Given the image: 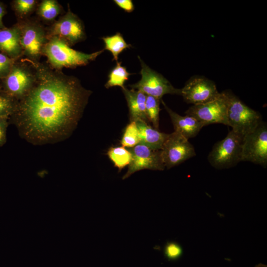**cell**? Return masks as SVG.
<instances>
[{
	"label": "cell",
	"mask_w": 267,
	"mask_h": 267,
	"mask_svg": "<svg viewBox=\"0 0 267 267\" xmlns=\"http://www.w3.org/2000/svg\"><path fill=\"white\" fill-rule=\"evenodd\" d=\"M28 60L35 67L36 80L27 94L17 101L9 119L20 135L33 144L63 140L76 128L92 91L74 76Z\"/></svg>",
	"instance_id": "6da1fadb"
},
{
	"label": "cell",
	"mask_w": 267,
	"mask_h": 267,
	"mask_svg": "<svg viewBox=\"0 0 267 267\" xmlns=\"http://www.w3.org/2000/svg\"><path fill=\"white\" fill-rule=\"evenodd\" d=\"M47 38L48 41L42 54L47 58L48 65L56 70L61 71L64 67L75 68L86 66L95 60L104 50L103 49L91 53H86L72 48L57 37Z\"/></svg>",
	"instance_id": "7a4b0ae2"
},
{
	"label": "cell",
	"mask_w": 267,
	"mask_h": 267,
	"mask_svg": "<svg viewBox=\"0 0 267 267\" xmlns=\"http://www.w3.org/2000/svg\"><path fill=\"white\" fill-rule=\"evenodd\" d=\"M17 23L20 29L23 56L30 61L40 62L43 49L48 41L46 28L38 18L29 17Z\"/></svg>",
	"instance_id": "3957f363"
},
{
	"label": "cell",
	"mask_w": 267,
	"mask_h": 267,
	"mask_svg": "<svg viewBox=\"0 0 267 267\" xmlns=\"http://www.w3.org/2000/svg\"><path fill=\"white\" fill-rule=\"evenodd\" d=\"M225 92L227 100L228 126L233 132L244 137L263 122L262 116L231 92L225 90Z\"/></svg>",
	"instance_id": "277c9868"
},
{
	"label": "cell",
	"mask_w": 267,
	"mask_h": 267,
	"mask_svg": "<svg viewBox=\"0 0 267 267\" xmlns=\"http://www.w3.org/2000/svg\"><path fill=\"white\" fill-rule=\"evenodd\" d=\"M0 80L2 90L18 101L27 94L34 85L36 80L35 67L26 58L18 59L7 76Z\"/></svg>",
	"instance_id": "5b68a950"
},
{
	"label": "cell",
	"mask_w": 267,
	"mask_h": 267,
	"mask_svg": "<svg viewBox=\"0 0 267 267\" xmlns=\"http://www.w3.org/2000/svg\"><path fill=\"white\" fill-rule=\"evenodd\" d=\"M243 137L231 130L223 139L216 142L208 156L210 164L217 169H227L241 161Z\"/></svg>",
	"instance_id": "8992f818"
},
{
	"label": "cell",
	"mask_w": 267,
	"mask_h": 267,
	"mask_svg": "<svg viewBox=\"0 0 267 267\" xmlns=\"http://www.w3.org/2000/svg\"><path fill=\"white\" fill-rule=\"evenodd\" d=\"M138 59L141 66V79L137 83L129 85L131 89L159 99L167 94L180 95V89L174 87L163 75L150 68L139 56Z\"/></svg>",
	"instance_id": "52a82bcc"
},
{
	"label": "cell",
	"mask_w": 267,
	"mask_h": 267,
	"mask_svg": "<svg viewBox=\"0 0 267 267\" xmlns=\"http://www.w3.org/2000/svg\"><path fill=\"white\" fill-rule=\"evenodd\" d=\"M67 12L46 29L47 37L55 36L70 47L87 38L83 21L71 10L68 3Z\"/></svg>",
	"instance_id": "ba28073f"
},
{
	"label": "cell",
	"mask_w": 267,
	"mask_h": 267,
	"mask_svg": "<svg viewBox=\"0 0 267 267\" xmlns=\"http://www.w3.org/2000/svg\"><path fill=\"white\" fill-rule=\"evenodd\" d=\"M241 161H248L264 168L267 165V126L262 122L246 134L242 144Z\"/></svg>",
	"instance_id": "9c48e42d"
},
{
	"label": "cell",
	"mask_w": 267,
	"mask_h": 267,
	"mask_svg": "<svg viewBox=\"0 0 267 267\" xmlns=\"http://www.w3.org/2000/svg\"><path fill=\"white\" fill-rule=\"evenodd\" d=\"M160 150L162 162L167 169L196 155L195 149L188 139L175 131L169 134Z\"/></svg>",
	"instance_id": "30bf717a"
},
{
	"label": "cell",
	"mask_w": 267,
	"mask_h": 267,
	"mask_svg": "<svg viewBox=\"0 0 267 267\" xmlns=\"http://www.w3.org/2000/svg\"><path fill=\"white\" fill-rule=\"evenodd\" d=\"M227 100L225 91L220 92L216 99L208 102L192 105L185 112L205 126L212 124H222L228 126Z\"/></svg>",
	"instance_id": "8fae6325"
},
{
	"label": "cell",
	"mask_w": 267,
	"mask_h": 267,
	"mask_svg": "<svg viewBox=\"0 0 267 267\" xmlns=\"http://www.w3.org/2000/svg\"><path fill=\"white\" fill-rule=\"evenodd\" d=\"M220 94L214 82L199 76L191 77L180 89V95L184 101L193 105L211 101Z\"/></svg>",
	"instance_id": "7c38bea8"
},
{
	"label": "cell",
	"mask_w": 267,
	"mask_h": 267,
	"mask_svg": "<svg viewBox=\"0 0 267 267\" xmlns=\"http://www.w3.org/2000/svg\"><path fill=\"white\" fill-rule=\"evenodd\" d=\"M132 155L127 173L122 179H125L136 172L148 169L163 171L165 169L161 156V150L151 148L139 143L130 148Z\"/></svg>",
	"instance_id": "4fadbf2b"
},
{
	"label": "cell",
	"mask_w": 267,
	"mask_h": 267,
	"mask_svg": "<svg viewBox=\"0 0 267 267\" xmlns=\"http://www.w3.org/2000/svg\"><path fill=\"white\" fill-rule=\"evenodd\" d=\"M165 109L170 116L176 132L189 139L196 136L205 126L204 124L195 118L185 115L181 116L170 109L162 99L161 100Z\"/></svg>",
	"instance_id": "5bb4252c"
},
{
	"label": "cell",
	"mask_w": 267,
	"mask_h": 267,
	"mask_svg": "<svg viewBox=\"0 0 267 267\" xmlns=\"http://www.w3.org/2000/svg\"><path fill=\"white\" fill-rule=\"evenodd\" d=\"M0 52L16 60L23 56L20 29L17 23L9 28L0 30Z\"/></svg>",
	"instance_id": "9a60e30c"
},
{
	"label": "cell",
	"mask_w": 267,
	"mask_h": 267,
	"mask_svg": "<svg viewBox=\"0 0 267 267\" xmlns=\"http://www.w3.org/2000/svg\"><path fill=\"white\" fill-rule=\"evenodd\" d=\"M129 110L130 122L143 121L149 123L145 111L146 95L138 90L122 89Z\"/></svg>",
	"instance_id": "2e32d148"
},
{
	"label": "cell",
	"mask_w": 267,
	"mask_h": 267,
	"mask_svg": "<svg viewBox=\"0 0 267 267\" xmlns=\"http://www.w3.org/2000/svg\"><path fill=\"white\" fill-rule=\"evenodd\" d=\"M140 138V143L153 149L161 150L169 134L161 132L148 123L143 121L136 122Z\"/></svg>",
	"instance_id": "e0dca14e"
},
{
	"label": "cell",
	"mask_w": 267,
	"mask_h": 267,
	"mask_svg": "<svg viewBox=\"0 0 267 267\" xmlns=\"http://www.w3.org/2000/svg\"><path fill=\"white\" fill-rule=\"evenodd\" d=\"M63 8L56 0H43L39 2L36 9L39 20L52 24L62 12Z\"/></svg>",
	"instance_id": "ac0fdd59"
},
{
	"label": "cell",
	"mask_w": 267,
	"mask_h": 267,
	"mask_svg": "<svg viewBox=\"0 0 267 267\" xmlns=\"http://www.w3.org/2000/svg\"><path fill=\"white\" fill-rule=\"evenodd\" d=\"M101 39L104 43V49L109 51L112 54L113 60L118 61L119 54L127 48L132 47L127 44L123 35L119 32L110 36L103 37Z\"/></svg>",
	"instance_id": "d6986e66"
},
{
	"label": "cell",
	"mask_w": 267,
	"mask_h": 267,
	"mask_svg": "<svg viewBox=\"0 0 267 267\" xmlns=\"http://www.w3.org/2000/svg\"><path fill=\"white\" fill-rule=\"evenodd\" d=\"M107 154L114 166L120 171L126 166H129L132 161L131 152L123 146L110 147Z\"/></svg>",
	"instance_id": "ffe728a7"
},
{
	"label": "cell",
	"mask_w": 267,
	"mask_h": 267,
	"mask_svg": "<svg viewBox=\"0 0 267 267\" xmlns=\"http://www.w3.org/2000/svg\"><path fill=\"white\" fill-rule=\"evenodd\" d=\"M131 74L127 71L126 67L122 65V62L117 61L116 66L108 74V80L105 84V87L109 89L118 86L122 89L125 87V82L128 80L129 77Z\"/></svg>",
	"instance_id": "44dd1931"
},
{
	"label": "cell",
	"mask_w": 267,
	"mask_h": 267,
	"mask_svg": "<svg viewBox=\"0 0 267 267\" xmlns=\"http://www.w3.org/2000/svg\"><path fill=\"white\" fill-rule=\"evenodd\" d=\"M38 3L37 0H13L11 5L18 21H21L29 18Z\"/></svg>",
	"instance_id": "7402d4cb"
},
{
	"label": "cell",
	"mask_w": 267,
	"mask_h": 267,
	"mask_svg": "<svg viewBox=\"0 0 267 267\" xmlns=\"http://www.w3.org/2000/svg\"><path fill=\"white\" fill-rule=\"evenodd\" d=\"M161 99L146 95L145 111L148 122L152 123L154 128L158 130L159 123L160 103Z\"/></svg>",
	"instance_id": "603a6c76"
},
{
	"label": "cell",
	"mask_w": 267,
	"mask_h": 267,
	"mask_svg": "<svg viewBox=\"0 0 267 267\" xmlns=\"http://www.w3.org/2000/svg\"><path fill=\"white\" fill-rule=\"evenodd\" d=\"M138 130L135 122H130L126 126L122 139L121 145L128 148H132L140 143Z\"/></svg>",
	"instance_id": "cb8c5ba5"
},
{
	"label": "cell",
	"mask_w": 267,
	"mask_h": 267,
	"mask_svg": "<svg viewBox=\"0 0 267 267\" xmlns=\"http://www.w3.org/2000/svg\"><path fill=\"white\" fill-rule=\"evenodd\" d=\"M17 100L3 91H0V118H9L14 113Z\"/></svg>",
	"instance_id": "d4e9b609"
},
{
	"label": "cell",
	"mask_w": 267,
	"mask_h": 267,
	"mask_svg": "<svg viewBox=\"0 0 267 267\" xmlns=\"http://www.w3.org/2000/svg\"><path fill=\"white\" fill-rule=\"evenodd\" d=\"M16 61L0 52V80L7 76Z\"/></svg>",
	"instance_id": "484cf974"
},
{
	"label": "cell",
	"mask_w": 267,
	"mask_h": 267,
	"mask_svg": "<svg viewBox=\"0 0 267 267\" xmlns=\"http://www.w3.org/2000/svg\"><path fill=\"white\" fill-rule=\"evenodd\" d=\"M165 255L170 259H175L179 257L182 253L181 247L175 243H169L166 247Z\"/></svg>",
	"instance_id": "4316f807"
},
{
	"label": "cell",
	"mask_w": 267,
	"mask_h": 267,
	"mask_svg": "<svg viewBox=\"0 0 267 267\" xmlns=\"http://www.w3.org/2000/svg\"><path fill=\"white\" fill-rule=\"evenodd\" d=\"M8 118H0V147L6 141V130L8 125Z\"/></svg>",
	"instance_id": "83f0119b"
},
{
	"label": "cell",
	"mask_w": 267,
	"mask_h": 267,
	"mask_svg": "<svg viewBox=\"0 0 267 267\" xmlns=\"http://www.w3.org/2000/svg\"><path fill=\"white\" fill-rule=\"evenodd\" d=\"M114 2L127 12H132L134 9V4L131 0H114Z\"/></svg>",
	"instance_id": "f1b7e54d"
},
{
	"label": "cell",
	"mask_w": 267,
	"mask_h": 267,
	"mask_svg": "<svg viewBox=\"0 0 267 267\" xmlns=\"http://www.w3.org/2000/svg\"><path fill=\"white\" fill-rule=\"evenodd\" d=\"M6 13V5L1 1H0V30L4 29L6 27L4 26L2 18Z\"/></svg>",
	"instance_id": "f546056e"
},
{
	"label": "cell",
	"mask_w": 267,
	"mask_h": 267,
	"mask_svg": "<svg viewBox=\"0 0 267 267\" xmlns=\"http://www.w3.org/2000/svg\"><path fill=\"white\" fill-rule=\"evenodd\" d=\"M255 267H267V266L266 265L260 263L256 265Z\"/></svg>",
	"instance_id": "4dcf8cb0"
},
{
	"label": "cell",
	"mask_w": 267,
	"mask_h": 267,
	"mask_svg": "<svg viewBox=\"0 0 267 267\" xmlns=\"http://www.w3.org/2000/svg\"><path fill=\"white\" fill-rule=\"evenodd\" d=\"M1 90H2V87H1V82L0 80V91Z\"/></svg>",
	"instance_id": "1f68e13d"
}]
</instances>
